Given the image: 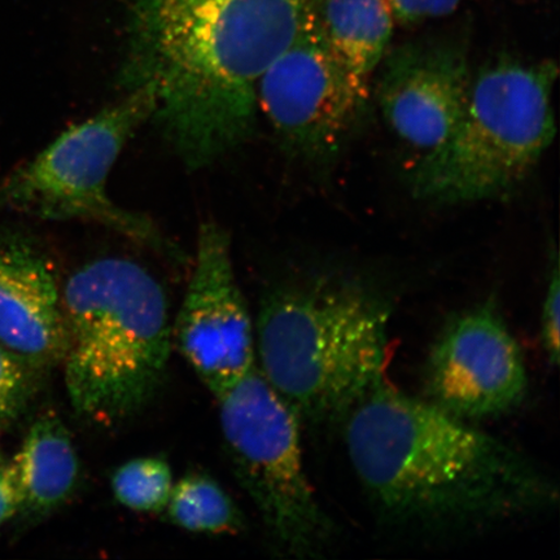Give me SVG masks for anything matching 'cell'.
<instances>
[{
  "instance_id": "obj_3",
  "label": "cell",
  "mask_w": 560,
  "mask_h": 560,
  "mask_svg": "<svg viewBox=\"0 0 560 560\" xmlns=\"http://www.w3.org/2000/svg\"><path fill=\"white\" fill-rule=\"evenodd\" d=\"M390 306L361 280L322 272L264 300L256 368L313 424L345 422L384 382Z\"/></svg>"
},
{
  "instance_id": "obj_4",
  "label": "cell",
  "mask_w": 560,
  "mask_h": 560,
  "mask_svg": "<svg viewBox=\"0 0 560 560\" xmlns=\"http://www.w3.org/2000/svg\"><path fill=\"white\" fill-rule=\"evenodd\" d=\"M61 292L70 402L91 422H120L151 400L165 376L173 326L163 285L128 258L73 272Z\"/></svg>"
},
{
  "instance_id": "obj_6",
  "label": "cell",
  "mask_w": 560,
  "mask_h": 560,
  "mask_svg": "<svg viewBox=\"0 0 560 560\" xmlns=\"http://www.w3.org/2000/svg\"><path fill=\"white\" fill-rule=\"evenodd\" d=\"M217 400L231 466L272 546L291 558L324 555L336 528L307 478L298 412L256 366Z\"/></svg>"
},
{
  "instance_id": "obj_18",
  "label": "cell",
  "mask_w": 560,
  "mask_h": 560,
  "mask_svg": "<svg viewBox=\"0 0 560 560\" xmlns=\"http://www.w3.org/2000/svg\"><path fill=\"white\" fill-rule=\"evenodd\" d=\"M546 287L541 314V341L551 365L559 362V313H560V278L559 261L556 252Z\"/></svg>"
},
{
  "instance_id": "obj_8",
  "label": "cell",
  "mask_w": 560,
  "mask_h": 560,
  "mask_svg": "<svg viewBox=\"0 0 560 560\" xmlns=\"http://www.w3.org/2000/svg\"><path fill=\"white\" fill-rule=\"evenodd\" d=\"M369 82L342 65L320 31L318 12L262 74L257 107L285 149L331 159L365 115Z\"/></svg>"
},
{
  "instance_id": "obj_20",
  "label": "cell",
  "mask_w": 560,
  "mask_h": 560,
  "mask_svg": "<svg viewBox=\"0 0 560 560\" xmlns=\"http://www.w3.org/2000/svg\"><path fill=\"white\" fill-rule=\"evenodd\" d=\"M24 495L15 462L0 465V527L20 515Z\"/></svg>"
},
{
  "instance_id": "obj_19",
  "label": "cell",
  "mask_w": 560,
  "mask_h": 560,
  "mask_svg": "<svg viewBox=\"0 0 560 560\" xmlns=\"http://www.w3.org/2000/svg\"><path fill=\"white\" fill-rule=\"evenodd\" d=\"M392 15L401 25L445 18L457 11L466 0H387Z\"/></svg>"
},
{
  "instance_id": "obj_12",
  "label": "cell",
  "mask_w": 560,
  "mask_h": 560,
  "mask_svg": "<svg viewBox=\"0 0 560 560\" xmlns=\"http://www.w3.org/2000/svg\"><path fill=\"white\" fill-rule=\"evenodd\" d=\"M0 345L44 373L65 355L61 292L44 252L0 229Z\"/></svg>"
},
{
  "instance_id": "obj_1",
  "label": "cell",
  "mask_w": 560,
  "mask_h": 560,
  "mask_svg": "<svg viewBox=\"0 0 560 560\" xmlns=\"http://www.w3.org/2000/svg\"><path fill=\"white\" fill-rule=\"evenodd\" d=\"M322 0H130L120 74L153 102L152 120L199 171L247 142L262 74L317 15Z\"/></svg>"
},
{
  "instance_id": "obj_9",
  "label": "cell",
  "mask_w": 560,
  "mask_h": 560,
  "mask_svg": "<svg viewBox=\"0 0 560 560\" xmlns=\"http://www.w3.org/2000/svg\"><path fill=\"white\" fill-rule=\"evenodd\" d=\"M429 402L462 420L520 408L528 392L522 350L499 310L487 301L455 314L425 365Z\"/></svg>"
},
{
  "instance_id": "obj_16",
  "label": "cell",
  "mask_w": 560,
  "mask_h": 560,
  "mask_svg": "<svg viewBox=\"0 0 560 560\" xmlns=\"http://www.w3.org/2000/svg\"><path fill=\"white\" fill-rule=\"evenodd\" d=\"M174 486L170 464L163 458L142 457L126 462L110 478L115 499L137 513H163Z\"/></svg>"
},
{
  "instance_id": "obj_5",
  "label": "cell",
  "mask_w": 560,
  "mask_h": 560,
  "mask_svg": "<svg viewBox=\"0 0 560 560\" xmlns=\"http://www.w3.org/2000/svg\"><path fill=\"white\" fill-rule=\"evenodd\" d=\"M557 79L550 60L500 58L474 73L460 120L410 175L416 198L462 205L520 186L555 140Z\"/></svg>"
},
{
  "instance_id": "obj_7",
  "label": "cell",
  "mask_w": 560,
  "mask_h": 560,
  "mask_svg": "<svg viewBox=\"0 0 560 560\" xmlns=\"http://www.w3.org/2000/svg\"><path fill=\"white\" fill-rule=\"evenodd\" d=\"M152 115L150 94L128 91L120 102L70 126L13 171L0 185V206L39 220L95 223L174 255L175 248L149 217L117 206L107 191L125 145Z\"/></svg>"
},
{
  "instance_id": "obj_2",
  "label": "cell",
  "mask_w": 560,
  "mask_h": 560,
  "mask_svg": "<svg viewBox=\"0 0 560 560\" xmlns=\"http://www.w3.org/2000/svg\"><path fill=\"white\" fill-rule=\"evenodd\" d=\"M345 425L357 478L376 513L397 527L485 529L559 501L557 482L528 455L384 382Z\"/></svg>"
},
{
  "instance_id": "obj_15",
  "label": "cell",
  "mask_w": 560,
  "mask_h": 560,
  "mask_svg": "<svg viewBox=\"0 0 560 560\" xmlns=\"http://www.w3.org/2000/svg\"><path fill=\"white\" fill-rule=\"evenodd\" d=\"M163 513L167 522L195 534L234 535L244 527L233 499L205 474L186 475L175 482Z\"/></svg>"
},
{
  "instance_id": "obj_13",
  "label": "cell",
  "mask_w": 560,
  "mask_h": 560,
  "mask_svg": "<svg viewBox=\"0 0 560 560\" xmlns=\"http://www.w3.org/2000/svg\"><path fill=\"white\" fill-rule=\"evenodd\" d=\"M23 488L26 520H40L65 505L80 479V462L62 420L48 412L32 424L12 458Z\"/></svg>"
},
{
  "instance_id": "obj_10",
  "label": "cell",
  "mask_w": 560,
  "mask_h": 560,
  "mask_svg": "<svg viewBox=\"0 0 560 560\" xmlns=\"http://www.w3.org/2000/svg\"><path fill=\"white\" fill-rule=\"evenodd\" d=\"M173 334L215 397L256 366L254 322L235 277L229 235L217 223L199 229L195 268Z\"/></svg>"
},
{
  "instance_id": "obj_17",
  "label": "cell",
  "mask_w": 560,
  "mask_h": 560,
  "mask_svg": "<svg viewBox=\"0 0 560 560\" xmlns=\"http://www.w3.org/2000/svg\"><path fill=\"white\" fill-rule=\"evenodd\" d=\"M42 371L0 345V425L16 420L32 401Z\"/></svg>"
},
{
  "instance_id": "obj_14",
  "label": "cell",
  "mask_w": 560,
  "mask_h": 560,
  "mask_svg": "<svg viewBox=\"0 0 560 560\" xmlns=\"http://www.w3.org/2000/svg\"><path fill=\"white\" fill-rule=\"evenodd\" d=\"M318 19L331 51L350 72L369 82L394 33L387 0H322Z\"/></svg>"
},
{
  "instance_id": "obj_11",
  "label": "cell",
  "mask_w": 560,
  "mask_h": 560,
  "mask_svg": "<svg viewBox=\"0 0 560 560\" xmlns=\"http://www.w3.org/2000/svg\"><path fill=\"white\" fill-rule=\"evenodd\" d=\"M467 32L409 42L384 55L377 103L404 142L431 151L460 120L474 72Z\"/></svg>"
}]
</instances>
